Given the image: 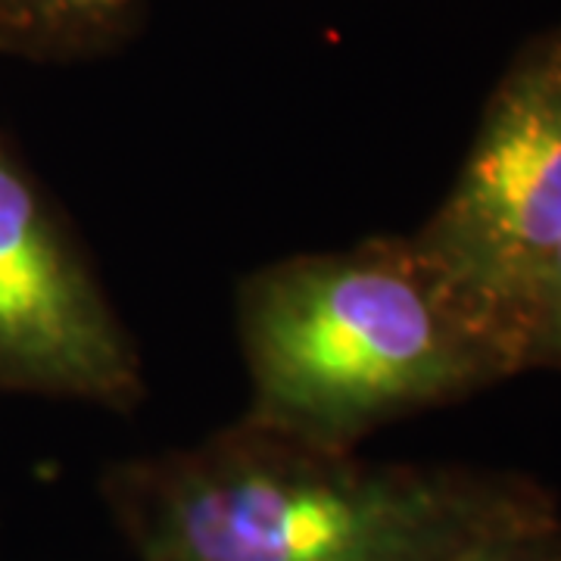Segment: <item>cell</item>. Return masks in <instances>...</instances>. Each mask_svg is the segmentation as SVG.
<instances>
[{
    "label": "cell",
    "mask_w": 561,
    "mask_h": 561,
    "mask_svg": "<svg viewBox=\"0 0 561 561\" xmlns=\"http://www.w3.org/2000/svg\"><path fill=\"white\" fill-rule=\"evenodd\" d=\"M446 561H561V524L481 542Z\"/></svg>",
    "instance_id": "cell-7"
},
{
    "label": "cell",
    "mask_w": 561,
    "mask_h": 561,
    "mask_svg": "<svg viewBox=\"0 0 561 561\" xmlns=\"http://www.w3.org/2000/svg\"><path fill=\"white\" fill-rule=\"evenodd\" d=\"M238 337L247 419L334 449L524 371L515 316L419 234L250 272L238 287Z\"/></svg>",
    "instance_id": "cell-2"
},
{
    "label": "cell",
    "mask_w": 561,
    "mask_h": 561,
    "mask_svg": "<svg viewBox=\"0 0 561 561\" xmlns=\"http://www.w3.org/2000/svg\"><path fill=\"white\" fill-rule=\"evenodd\" d=\"M524 371H561V247L542 262L522 302Z\"/></svg>",
    "instance_id": "cell-6"
},
{
    "label": "cell",
    "mask_w": 561,
    "mask_h": 561,
    "mask_svg": "<svg viewBox=\"0 0 561 561\" xmlns=\"http://www.w3.org/2000/svg\"><path fill=\"white\" fill-rule=\"evenodd\" d=\"M144 362L76 228L0 128V397L131 412Z\"/></svg>",
    "instance_id": "cell-3"
},
{
    "label": "cell",
    "mask_w": 561,
    "mask_h": 561,
    "mask_svg": "<svg viewBox=\"0 0 561 561\" xmlns=\"http://www.w3.org/2000/svg\"><path fill=\"white\" fill-rule=\"evenodd\" d=\"M101 500L138 561H446L561 524L556 496L524 474L368 461L247 415L113 461Z\"/></svg>",
    "instance_id": "cell-1"
},
{
    "label": "cell",
    "mask_w": 561,
    "mask_h": 561,
    "mask_svg": "<svg viewBox=\"0 0 561 561\" xmlns=\"http://www.w3.org/2000/svg\"><path fill=\"white\" fill-rule=\"evenodd\" d=\"M415 234L522 328L524 294L561 247V22L505 66L449 194Z\"/></svg>",
    "instance_id": "cell-4"
},
{
    "label": "cell",
    "mask_w": 561,
    "mask_h": 561,
    "mask_svg": "<svg viewBox=\"0 0 561 561\" xmlns=\"http://www.w3.org/2000/svg\"><path fill=\"white\" fill-rule=\"evenodd\" d=\"M147 0H0V60L69 66L116 54Z\"/></svg>",
    "instance_id": "cell-5"
}]
</instances>
